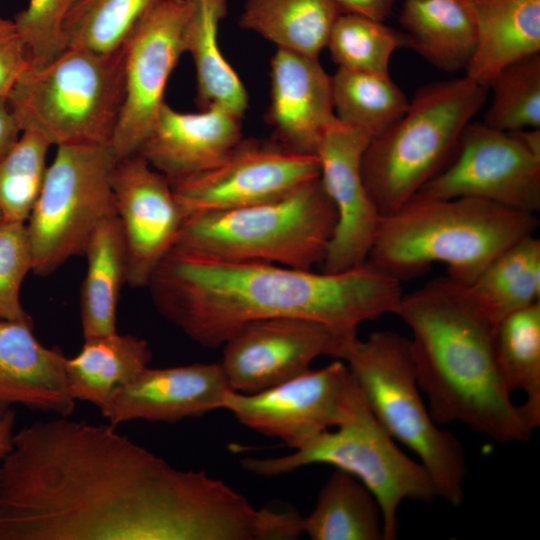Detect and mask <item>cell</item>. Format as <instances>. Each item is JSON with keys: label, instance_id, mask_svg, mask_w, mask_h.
Wrapping results in <instances>:
<instances>
[{"label": "cell", "instance_id": "cell-1", "mask_svg": "<svg viewBox=\"0 0 540 540\" xmlns=\"http://www.w3.org/2000/svg\"><path fill=\"white\" fill-rule=\"evenodd\" d=\"M70 416L15 432L0 540H253L262 512L204 471L175 468L111 424Z\"/></svg>", "mask_w": 540, "mask_h": 540}, {"label": "cell", "instance_id": "cell-2", "mask_svg": "<svg viewBox=\"0 0 540 540\" xmlns=\"http://www.w3.org/2000/svg\"><path fill=\"white\" fill-rule=\"evenodd\" d=\"M159 313L186 336L218 348L262 319L313 320L343 335L394 313L401 280L370 261L341 272L225 260L174 247L147 286Z\"/></svg>", "mask_w": 540, "mask_h": 540}, {"label": "cell", "instance_id": "cell-3", "mask_svg": "<svg viewBox=\"0 0 540 540\" xmlns=\"http://www.w3.org/2000/svg\"><path fill=\"white\" fill-rule=\"evenodd\" d=\"M410 329L418 383L438 425L460 422L495 442H526L536 426L513 402L496 358L495 323L470 286L437 277L394 310Z\"/></svg>", "mask_w": 540, "mask_h": 540}, {"label": "cell", "instance_id": "cell-4", "mask_svg": "<svg viewBox=\"0 0 540 540\" xmlns=\"http://www.w3.org/2000/svg\"><path fill=\"white\" fill-rule=\"evenodd\" d=\"M538 225L536 214L479 198L416 195L382 217L367 260L400 280L442 263L447 276L472 285L492 260Z\"/></svg>", "mask_w": 540, "mask_h": 540}, {"label": "cell", "instance_id": "cell-5", "mask_svg": "<svg viewBox=\"0 0 540 540\" xmlns=\"http://www.w3.org/2000/svg\"><path fill=\"white\" fill-rule=\"evenodd\" d=\"M486 99L487 87L466 75L424 85L405 114L370 141L362 175L382 217L412 199L448 164Z\"/></svg>", "mask_w": 540, "mask_h": 540}, {"label": "cell", "instance_id": "cell-6", "mask_svg": "<svg viewBox=\"0 0 540 540\" xmlns=\"http://www.w3.org/2000/svg\"><path fill=\"white\" fill-rule=\"evenodd\" d=\"M337 223L320 176L271 201L187 217L175 247L225 260L312 269Z\"/></svg>", "mask_w": 540, "mask_h": 540}, {"label": "cell", "instance_id": "cell-7", "mask_svg": "<svg viewBox=\"0 0 540 540\" xmlns=\"http://www.w3.org/2000/svg\"><path fill=\"white\" fill-rule=\"evenodd\" d=\"M124 93V47L67 48L45 64L29 62L7 98L21 129L52 146L110 145Z\"/></svg>", "mask_w": 540, "mask_h": 540}, {"label": "cell", "instance_id": "cell-8", "mask_svg": "<svg viewBox=\"0 0 540 540\" xmlns=\"http://www.w3.org/2000/svg\"><path fill=\"white\" fill-rule=\"evenodd\" d=\"M342 360L347 364L377 421L419 458L439 497L453 506L464 498V447L432 418L421 395L410 340L393 331L355 339Z\"/></svg>", "mask_w": 540, "mask_h": 540}, {"label": "cell", "instance_id": "cell-9", "mask_svg": "<svg viewBox=\"0 0 540 540\" xmlns=\"http://www.w3.org/2000/svg\"><path fill=\"white\" fill-rule=\"evenodd\" d=\"M313 464L346 471L371 491L381 509L384 540L397 538L398 509L404 500L431 502L438 497L427 469L398 448L365 399L335 430L318 434L290 454L242 460L246 470L264 477Z\"/></svg>", "mask_w": 540, "mask_h": 540}, {"label": "cell", "instance_id": "cell-10", "mask_svg": "<svg viewBox=\"0 0 540 540\" xmlns=\"http://www.w3.org/2000/svg\"><path fill=\"white\" fill-rule=\"evenodd\" d=\"M109 145L57 146L25 223L33 272L48 275L84 254L98 224L115 211Z\"/></svg>", "mask_w": 540, "mask_h": 540}, {"label": "cell", "instance_id": "cell-11", "mask_svg": "<svg viewBox=\"0 0 540 540\" xmlns=\"http://www.w3.org/2000/svg\"><path fill=\"white\" fill-rule=\"evenodd\" d=\"M364 396L347 364L335 359L257 393L229 390L221 409L260 434L297 449L347 421Z\"/></svg>", "mask_w": 540, "mask_h": 540}, {"label": "cell", "instance_id": "cell-12", "mask_svg": "<svg viewBox=\"0 0 540 540\" xmlns=\"http://www.w3.org/2000/svg\"><path fill=\"white\" fill-rule=\"evenodd\" d=\"M416 195L473 197L536 214L540 210V155L513 132L470 122L454 156Z\"/></svg>", "mask_w": 540, "mask_h": 540}, {"label": "cell", "instance_id": "cell-13", "mask_svg": "<svg viewBox=\"0 0 540 540\" xmlns=\"http://www.w3.org/2000/svg\"><path fill=\"white\" fill-rule=\"evenodd\" d=\"M320 176L316 155L291 151L274 139H241L213 168L172 182L185 219L274 200Z\"/></svg>", "mask_w": 540, "mask_h": 540}, {"label": "cell", "instance_id": "cell-14", "mask_svg": "<svg viewBox=\"0 0 540 540\" xmlns=\"http://www.w3.org/2000/svg\"><path fill=\"white\" fill-rule=\"evenodd\" d=\"M188 12V0L163 1L124 45V101L109 145L117 161L138 152L165 103L168 79L184 53Z\"/></svg>", "mask_w": 540, "mask_h": 540}, {"label": "cell", "instance_id": "cell-15", "mask_svg": "<svg viewBox=\"0 0 540 540\" xmlns=\"http://www.w3.org/2000/svg\"><path fill=\"white\" fill-rule=\"evenodd\" d=\"M357 338L309 319H262L223 343L219 363L231 390L252 394L296 377L320 356L342 360Z\"/></svg>", "mask_w": 540, "mask_h": 540}, {"label": "cell", "instance_id": "cell-16", "mask_svg": "<svg viewBox=\"0 0 540 540\" xmlns=\"http://www.w3.org/2000/svg\"><path fill=\"white\" fill-rule=\"evenodd\" d=\"M372 138L337 118L327 127L316 156L320 179L337 213V223L321 263L341 272L367 261L382 219L362 175V158Z\"/></svg>", "mask_w": 540, "mask_h": 540}, {"label": "cell", "instance_id": "cell-17", "mask_svg": "<svg viewBox=\"0 0 540 540\" xmlns=\"http://www.w3.org/2000/svg\"><path fill=\"white\" fill-rule=\"evenodd\" d=\"M112 189L126 250V283L146 287L175 247L185 216L170 180L138 153L116 162Z\"/></svg>", "mask_w": 540, "mask_h": 540}, {"label": "cell", "instance_id": "cell-18", "mask_svg": "<svg viewBox=\"0 0 540 540\" xmlns=\"http://www.w3.org/2000/svg\"><path fill=\"white\" fill-rule=\"evenodd\" d=\"M229 390L219 362L148 366L114 394L101 414L115 427L136 420L175 423L221 409Z\"/></svg>", "mask_w": 540, "mask_h": 540}, {"label": "cell", "instance_id": "cell-19", "mask_svg": "<svg viewBox=\"0 0 540 540\" xmlns=\"http://www.w3.org/2000/svg\"><path fill=\"white\" fill-rule=\"evenodd\" d=\"M266 119L276 142L296 153L316 155L325 130L336 119L331 76L319 58L277 48L270 62Z\"/></svg>", "mask_w": 540, "mask_h": 540}, {"label": "cell", "instance_id": "cell-20", "mask_svg": "<svg viewBox=\"0 0 540 540\" xmlns=\"http://www.w3.org/2000/svg\"><path fill=\"white\" fill-rule=\"evenodd\" d=\"M242 138L241 117L229 110L185 113L164 103L137 153L172 183L218 165Z\"/></svg>", "mask_w": 540, "mask_h": 540}, {"label": "cell", "instance_id": "cell-21", "mask_svg": "<svg viewBox=\"0 0 540 540\" xmlns=\"http://www.w3.org/2000/svg\"><path fill=\"white\" fill-rule=\"evenodd\" d=\"M66 356L44 346L31 321L0 319V408L20 404L29 409L70 416L75 400L70 394Z\"/></svg>", "mask_w": 540, "mask_h": 540}, {"label": "cell", "instance_id": "cell-22", "mask_svg": "<svg viewBox=\"0 0 540 540\" xmlns=\"http://www.w3.org/2000/svg\"><path fill=\"white\" fill-rule=\"evenodd\" d=\"M463 1L477 37L467 77L487 87L507 65L540 53V0Z\"/></svg>", "mask_w": 540, "mask_h": 540}, {"label": "cell", "instance_id": "cell-23", "mask_svg": "<svg viewBox=\"0 0 540 540\" xmlns=\"http://www.w3.org/2000/svg\"><path fill=\"white\" fill-rule=\"evenodd\" d=\"M188 1L183 47L195 66L197 104L202 110L221 107L242 118L248 108V93L223 56L218 41L219 25L227 13L228 0Z\"/></svg>", "mask_w": 540, "mask_h": 540}, {"label": "cell", "instance_id": "cell-24", "mask_svg": "<svg viewBox=\"0 0 540 540\" xmlns=\"http://www.w3.org/2000/svg\"><path fill=\"white\" fill-rule=\"evenodd\" d=\"M152 359L146 340L118 332L84 339L80 351L65 361L68 388L75 401L100 412L114 394L133 381Z\"/></svg>", "mask_w": 540, "mask_h": 540}, {"label": "cell", "instance_id": "cell-25", "mask_svg": "<svg viewBox=\"0 0 540 540\" xmlns=\"http://www.w3.org/2000/svg\"><path fill=\"white\" fill-rule=\"evenodd\" d=\"M399 22L415 50L437 69L454 73L468 67L476 29L463 0H405Z\"/></svg>", "mask_w": 540, "mask_h": 540}, {"label": "cell", "instance_id": "cell-26", "mask_svg": "<svg viewBox=\"0 0 540 540\" xmlns=\"http://www.w3.org/2000/svg\"><path fill=\"white\" fill-rule=\"evenodd\" d=\"M84 255L87 257V272L80 303L83 337L116 333L120 290L127 278V259L115 211L95 228Z\"/></svg>", "mask_w": 540, "mask_h": 540}, {"label": "cell", "instance_id": "cell-27", "mask_svg": "<svg viewBox=\"0 0 540 540\" xmlns=\"http://www.w3.org/2000/svg\"><path fill=\"white\" fill-rule=\"evenodd\" d=\"M340 14L332 0H246L239 25L277 48L319 58Z\"/></svg>", "mask_w": 540, "mask_h": 540}, {"label": "cell", "instance_id": "cell-28", "mask_svg": "<svg viewBox=\"0 0 540 540\" xmlns=\"http://www.w3.org/2000/svg\"><path fill=\"white\" fill-rule=\"evenodd\" d=\"M302 533L312 540H384L380 506L352 474L336 469L319 492Z\"/></svg>", "mask_w": 540, "mask_h": 540}, {"label": "cell", "instance_id": "cell-29", "mask_svg": "<svg viewBox=\"0 0 540 540\" xmlns=\"http://www.w3.org/2000/svg\"><path fill=\"white\" fill-rule=\"evenodd\" d=\"M469 286L494 323L540 302V240L533 234L511 245Z\"/></svg>", "mask_w": 540, "mask_h": 540}, {"label": "cell", "instance_id": "cell-30", "mask_svg": "<svg viewBox=\"0 0 540 540\" xmlns=\"http://www.w3.org/2000/svg\"><path fill=\"white\" fill-rule=\"evenodd\" d=\"M494 345L507 390L524 392L522 406L540 425V302L513 312L495 323Z\"/></svg>", "mask_w": 540, "mask_h": 540}, {"label": "cell", "instance_id": "cell-31", "mask_svg": "<svg viewBox=\"0 0 540 540\" xmlns=\"http://www.w3.org/2000/svg\"><path fill=\"white\" fill-rule=\"evenodd\" d=\"M336 118L367 133H384L407 111L409 100L389 73L338 68L331 76Z\"/></svg>", "mask_w": 540, "mask_h": 540}, {"label": "cell", "instance_id": "cell-32", "mask_svg": "<svg viewBox=\"0 0 540 540\" xmlns=\"http://www.w3.org/2000/svg\"><path fill=\"white\" fill-rule=\"evenodd\" d=\"M165 0H75L65 23L68 48L108 54L124 47L140 21Z\"/></svg>", "mask_w": 540, "mask_h": 540}, {"label": "cell", "instance_id": "cell-33", "mask_svg": "<svg viewBox=\"0 0 540 540\" xmlns=\"http://www.w3.org/2000/svg\"><path fill=\"white\" fill-rule=\"evenodd\" d=\"M408 46L405 32L356 14L338 16L326 45L339 68L373 73H389L393 53Z\"/></svg>", "mask_w": 540, "mask_h": 540}, {"label": "cell", "instance_id": "cell-34", "mask_svg": "<svg viewBox=\"0 0 540 540\" xmlns=\"http://www.w3.org/2000/svg\"><path fill=\"white\" fill-rule=\"evenodd\" d=\"M52 145L39 133L22 130L0 160V212L5 222L26 223L40 194Z\"/></svg>", "mask_w": 540, "mask_h": 540}, {"label": "cell", "instance_id": "cell-35", "mask_svg": "<svg viewBox=\"0 0 540 540\" xmlns=\"http://www.w3.org/2000/svg\"><path fill=\"white\" fill-rule=\"evenodd\" d=\"M487 87L493 96L485 125L506 132L540 128V53L507 65Z\"/></svg>", "mask_w": 540, "mask_h": 540}, {"label": "cell", "instance_id": "cell-36", "mask_svg": "<svg viewBox=\"0 0 540 540\" xmlns=\"http://www.w3.org/2000/svg\"><path fill=\"white\" fill-rule=\"evenodd\" d=\"M74 2L29 0L28 6L15 15L13 22L31 64H45L68 48L64 23Z\"/></svg>", "mask_w": 540, "mask_h": 540}, {"label": "cell", "instance_id": "cell-37", "mask_svg": "<svg viewBox=\"0 0 540 540\" xmlns=\"http://www.w3.org/2000/svg\"><path fill=\"white\" fill-rule=\"evenodd\" d=\"M33 260L25 223L0 224V319L31 321L24 310L20 290Z\"/></svg>", "mask_w": 540, "mask_h": 540}, {"label": "cell", "instance_id": "cell-38", "mask_svg": "<svg viewBox=\"0 0 540 540\" xmlns=\"http://www.w3.org/2000/svg\"><path fill=\"white\" fill-rule=\"evenodd\" d=\"M29 65L27 51L13 20L0 16V97H7Z\"/></svg>", "mask_w": 540, "mask_h": 540}, {"label": "cell", "instance_id": "cell-39", "mask_svg": "<svg viewBox=\"0 0 540 540\" xmlns=\"http://www.w3.org/2000/svg\"><path fill=\"white\" fill-rule=\"evenodd\" d=\"M341 14H356L377 21L390 15L395 0H332Z\"/></svg>", "mask_w": 540, "mask_h": 540}, {"label": "cell", "instance_id": "cell-40", "mask_svg": "<svg viewBox=\"0 0 540 540\" xmlns=\"http://www.w3.org/2000/svg\"><path fill=\"white\" fill-rule=\"evenodd\" d=\"M22 129L7 97H0V160L18 140Z\"/></svg>", "mask_w": 540, "mask_h": 540}, {"label": "cell", "instance_id": "cell-41", "mask_svg": "<svg viewBox=\"0 0 540 540\" xmlns=\"http://www.w3.org/2000/svg\"><path fill=\"white\" fill-rule=\"evenodd\" d=\"M16 413L7 408L0 414V474L2 464L13 447L15 435Z\"/></svg>", "mask_w": 540, "mask_h": 540}, {"label": "cell", "instance_id": "cell-42", "mask_svg": "<svg viewBox=\"0 0 540 540\" xmlns=\"http://www.w3.org/2000/svg\"><path fill=\"white\" fill-rule=\"evenodd\" d=\"M10 408V407H9ZM7 408H0V414H2Z\"/></svg>", "mask_w": 540, "mask_h": 540}, {"label": "cell", "instance_id": "cell-43", "mask_svg": "<svg viewBox=\"0 0 540 540\" xmlns=\"http://www.w3.org/2000/svg\"><path fill=\"white\" fill-rule=\"evenodd\" d=\"M2 222H3V216H2V214H1V212H0V224H1Z\"/></svg>", "mask_w": 540, "mask_h": 540}]
</instances>
